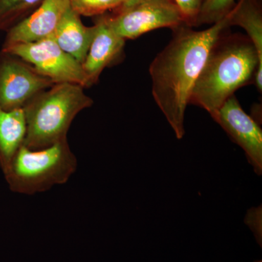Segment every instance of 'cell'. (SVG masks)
<instances>
[{"label":"cell","instance_id":"6da1fadb","mask_svg":"<svg viewBox=\"0 0 262 262\" xmlns=\"http://www.w3.org/2000/svg\"><path fill=\"white\" fill-rule=\"evenodd\" d=\"M229 15L203 31L184 23L172 29L171 40L149 66L153 97L178 139L185 135L184 118L193 88L212 46L230 27Z\"/></svg>","mask_w":262,"mask_h":262},{"label":"cell","instance_id":"7a4b0ae2","mask_svg":"<svg viewBox=\"0 0 262 262\" xmlns=\"http://www.w3.org/2000/svg\"><path fill=\"white\" fill-rule=\"evenodd\" d=\"M225 32L210 50L189 101L209 114L252 82L262 91V58L254 45L247 35Z\"/></svg>","mask_w":262,"mask_h":262},{"label":"cell","instance_id":"3957f363","mask_svg":"<svg viewBox=\"0 0 262 262\" xmlns=\"http://www.w3.org/2000/svg\"><path fill=\"white\" fill-rule=\"evenodd\" d=\"M93 103L79 84L57 83L39 93L23 108L27 122L24 146L39 150L67 139L75 117Z\"/></svg>","mask_w":262,"mask_h":262},{"label":"cell","instance_id":"277c9868","mask_svg":"<svg viewBox=\"0 0 262 262\" xmlns=\"http://www.w3.org/2000/svg\"><path fill=\"white\" fill-rule=\"evenodd\" d=\"M77 165V158L64 139L39 150L22 146L3 173L12 192L32 195L66 184Z\"/></svg>","mask_w":262,"mask_h":262},{"label":"cell","instance_id":"5b68a950","mask_svg":"<svg viewBox=\"0 0 262 262\" xmlns=\"http://www.w3.org/2000/svg\"><path fill=\"white\" fill-rule=\"evenodd\" d=\"M102 15L108 26L125 40L136 39L155 29H172L184 23L174 0H141L113 15Z\"/></svg>","mask_w":262,"mask_h":262},{"label":"cell","instance_id":"8992f818","mask_svg":"<svg viewBox=\"0 0 262 262\" xmlns=\"http://www.w3.org/2000/svg\"><path fill=\"white\" fill-rule=\"evenodd\" d=\"M2 50L21 58L55 84L67 82L89 88L82 64L63 51L52 37Z\"/></svg>","mask_w":262,"mask_h":262},{"label":"cell","instance_id":"52a82bcc","mask_svg":"<svg viewBox=\"0 0 262 262\" xmlns=\"http://www.w3.org/2000/svg\"><path fill=\"white\" fill-rule=\"evenodd\" d=\"M53 84L21 58L0 51V108H23L34 96Z\"/></svg>","mask_w":262,"mask_h":262},{"label":"cell","instance_id":"ba28073f","mask_svg":"<svg viewBox=\"0 0 262 262\" xmlns=\"http://www.w3.org/2000/svg\"><path fill=\"white\" fill-rule=\"evenodd\" d=\"M232 141L244 150L248 163L258 176L262 174V130L254 119L241 107L232 95L218 110L210 114Z\"/></svg>","mask_w":262,"mask_h":262},{"label":"cell","instance_id":"9c48e42d","mask_svg":"<svg viewBox=\"0 0 262 262\" xmlns=\"http://www.w3.org/2000/svg\"><path fill=\"white\" fill-rule=\"evenodd\" d=\"M70 8V0H44L28 17L7 31L2 48L51 37Z\"/></svg>","mask_w":262,"mask_h":262},{"label":"cell","instance_id":"30bf717a","mask_svg":"<svg viewBox=\"0 0 262 262\" xmlns=\"http://www.w3.org/2000/svg\"><path fill=\"white\" fill-rule=\"evenodd\" d=\"M94 25V39L82 63L89 88L98 82L105 68L121 58L126 41L108 26L103 15L98 16Z\"/></svg>","mask_w":262,"mask_h":262},{"label":"cell","instance_id":"8fae6325","mask_svg":"<svg viewBox=\"0 0 262 262\" xmlns=\"http://www.w3.org/2000/svg\"><path fill=\"white\" fill-rule=\"evenodd\" d=\"M96 27H86L72 8L67 12L51 36L66 53L82 64L94 39Z\"/></svg>","mask_w":262,"mask_h":262},{"label":"cell","instance_id":"7c38bea8","mask_svg":"<svg viewBox=\"0 0 262 262\" xmlns=\"http://www.w3.org/2000/svg\"><path fill=\"white\" fill-rule=\"evenodd\" d=\"M27 122L23 108H0V168L4 172L18 149L24 145Z\"/></svg>","mask_w":262,"mask_h":262},{"label":"cell","instance_id":"4fadbf2b","mask_svg":"<svg viewBox=\"0 0 262 262\" xmlns=\"http://www.w3.org/2000/svg\"><path fill=\"white\" fill-rule=\"evenodd\" d=\"M229 25L246 31L262 58V11L258 0H239L229 15Z\"/></svg>","mask_w":262,"mask_h":262},{"label":"cell","instance_id":"5bb4252c","mask_svg":"<svg viewBox=\"0 0 262 262\" xmlns=\"http://www.w3.org/2000/svg\"><path fill=\"white\" fill-rule=\"evenodd\" d=\"M44 0H0V31L9 30L28 17Z\"/></svg>","mask_w":262,"mask_h":262},{"label":"cell","instance_id":"9a60e30c","mask_svg":"<svg viewBox=\"0 0 262 262\" xmlns=\"http://www.w3.org/2000/svg\"><path fill=\"white\" fill-rule=\"evenodd\" d=\"M235 5V0H203L194 27L218 23L232 12Z\"/></svg>","mask_w":262,"mask_h":262},{"label":"cell","instance_id":"2e32d148","mask_svg":"<svg viewBox=\"0 0 262 262\" xmlns=\"http://www.w3.org/2000/svg\"><path fill=\"white\" fill-rule=\"evenodd\" d=\"M128 0H70L75 13L86 17L100 16L108 10L117 11L124 8Z\"/></svg>","mask_w":262,"mask_h":262},{"label":"cell","instance_id":"e0dca14e","mask_svg":"<svg viewBox=\"0 0 262 262\" xmlns=\"http://www.w3.org/2000/svg\"><path fill=\"white\" fill-rule=\"evenodd\" d=\"M182 12L184 24L189 27L195 26L196 18L203 0H174Z\"/></svg>","mask_w":262,"mask_h":262},{"label":"cell","instance_id":"ac0fdd59","mask_svg":"<svg viewBox=\"0 0 262 262\" xmlns=\"http://www.w3.org/2000/svg\"><path fill=\"white\" fill-rule=\"evenodd\" d=\"M245 222H246L250 229L252 231L258 244L260 245V246H261V206H260L257 208H253L248 210Z\"/></svg>","mask_w":262,"mask_h":262},{"label":"cell","instance_id":"d6986e66","mask_svg":"<svg viewBox=\"0 0 262 262\" xmlns=\"http://www.w3.org/2000/svg\"><path fill=\"white\" fill-rule=\"evenodd\" d=\"M141 1V0H128V2H127V5H125L124 8H127V7L131 6V5L136 4V3H138V2ZM122 9V8H121Z\"/></svg>","mask_w":262,"mask_h":262},{"label":"cell","instance_id":"ffe728a7","mask_svg":"<svg viewBox=\"0 0 262 262\" xmlns=\"http://www.w3.org/2000/svg\"><path fill=\"white\" fill-rule=\"evenodd\" d=\"M254 262H261V260H260V261H254Z\"/></svg>","mask_w":262,"mask_h":262}]
</instances>
